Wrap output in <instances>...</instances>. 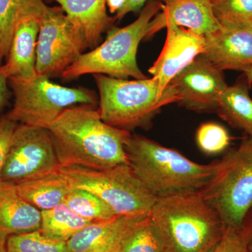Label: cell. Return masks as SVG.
I'll return each mask as SVG.
<instances>
[{"mask_svg":"<svg viewBox=\"0 0 252 252\" xmlns=\"http://www.w3.org/2000/svg\"><path fill=\"white\" fill-rule=\"evenodd\" d=\"M248 229L243 222L240 227L226 226L219 243L209 252H247Z\"/></svg>","mask_w":252,"mask_h":252,"instance_id":"cell-28","label":"cell"},{"mask_svg":"<svg viewBox=\"0 0 252 252\" xmlns=\"http://www.w3.org/2000/svg\"><path fill=\"white\" fill-rule=\"evenodd\" d=\"M9 86L14 104L6 116L18 124L48 129L72 106H94L97 102V96L92 91L64 87L39 74L28 81L9 79Z\"/></svg>","mask_w":252,"mask_h":252,"instance_id":"cell-8","label":"cell"},{"mask_svg":"<svg viewBox=\"0 0 252 252\" xmlns=\"http://www.w3.org/2000/svg\"><path fill=\"white\" fill-rule=\"evenodd\" d=\"M60 5L85 37L89 48L98 45L102 34L115 22L107 13V0H51Z\"/></svg>","mask_w":252,"mask_h":252,"instance_id":"cell-18","label":"cell"},{"mask_svg":"<svg viewBox=\"0 0 252 252\" xmlns=\"http://www.w3.org/2000/svg\"><path fill=\"white\" fill-rule=\"evenodd\" d=\"M212 4L221 28L252 31V0H212Z\"/></svg>","mask_w":252,"mask_h":252,"instance_id":"cell-24","label":"cell"},{"mask_svg":"<svg viewBox=\"0 0 252 252\" xmlns=\"http://www.w3.org/2000/svg\"><path fill=\"white\" fill-rule=\"evenodd\" d=\"M99 94L97 109L105 124L129 131L149 128L154 118L167 104L178 102L179 96L169 84L160 92L156 78L127 80L94 74Z\"/></svg>","mask_w":252,"mask_h":252,"instance_id":"cell-4","label":"cell"},{"mask_svg":"<svg viewBox=\"0 0 252 252\" xmlns=\"http://www.w3.org/2000/svg\"><path fill=\"white\" fill-rule=\"evenodd\" d=\"M233 128L252 136V99L247 83L228 86L220 96L217 112Z\"/></svg>","mask_w":252,"mask_h":252,"instance_id":"cell-21","label":"cell"},{"mask_svg":"<svg viewBox=\"0 0 252 252\" xmlns=\"http://www.w3.org/2000/svg\"><path fill=\"white\" fill-rule=\"evenodd\" d=\"M125 2L126 0H107V6H108L110 13L117 14L118 11L124 6Z\"/></svg>","mask_w":252,"mask_h":252,"instance_id":"cell-33","label":"cell"},{"mask_svg":"<svg viewBox=\"0 0 252 252\" xmlns=\"http://www.w3.org/2000/svg\"><path fill=\"white\" fill-rule=\"evenodd\" d=\"M119 252H163L149 218L130 235Z\"/></svg>","mask_w":252,"mask_h":252,"instance_id":"cell-27","label":"cell"},{"mask_svg":"<svg viewBox=\"0 0 252 252\" xmlns=\"http://www.w3.org/2000/svg\"><path fill=\"white\" fill-rule=\"evenodd\" d=\"M93 107H69L48 128L61 167L106 170L128 164L124 145L130 132L105 124Z\"/></svg>","mask_w":252,"mask_h":252,"instance_id":"cell-1","label":"cell"},{"mask_svg":"<svg viewBox=\"0 0 252 252\" xmlns=\"http://www.w3.org/2000/svg\"><path fill=\"white\" fill-rule=\"evenodd\" d=\"M11 94L9 79L5 75L2 67L0 65V109L4 108L9 103Z\"/></svg>","mask_w":252,"mask_h":252,"instance_id":"cell-31","label":"cell"},{"mask_svg":"<svg viewBox=\"0 0 252 252\" xmlns=\"http://www.w3.org/2000/svg\"><path fill=\"white\" fill-rule=\"evenodd\" d=\"M182 107L196 112H216L220 96L228 88L223 71L200 55L171 82Z\"/></svg>","mask_w":252,"mask_h":252,"instance_id":"cell-11","label":"cell"},{"mask_svg":"<svg viewBox=\"0 0 252 252\" xmlns=\"http://www.w3.org/2000/svg\"><path fill=\"white\" fill-rule=\"evenodd\" d=\"M60 174L72 188L95 194L117 216L149 215L157 201V197L139 180L128 164L106 170L61 167Z\"/></svg>","mask_w":252,"mask_h":252,"instance_id":"cell-7","label":"cell"},{"mask_svg":"<svg viewBox=\"0 0 252 252\" xmlns=\"http://www.w3.org/2000/svg\"><path fill=\"white\" fill-rule=\"evenodd\" d=\"M39 25L36 73L49 79L61 77L89 48L85 37L60 6H48Z\"/></svg>","mask_w":252,"mask_h":252,"instance_id":"cell-9","label":"cell"},{"mask_svg":"<svg viewBox=\"0 0 252 252\" xmlns=\"http://www.w3.org/2000/svg\"><path fill=\"white\" fill-rule=\"evenodd\" d=\"M47 7L44 0H0V65L9 53L18 23L26 18L40 19Z\"/></svg>","mask_w":252,"mask_h":252,"instance_id":"cell-20","label":"cell"},{"mask_svg":"<svg viewBox=\"0 0 252 252\" xmlns=\"http://www.w3.org/2000/svg\"><path fill=\"white\" fill-rule=\"evenodd\" d=\"M225 226L240 227L252 208V136L217 160L215 175L199 190Z\"/></svg>","mask_w":252,"mask_h":252,"instance_id":"cell-6","label":"cell"},{"mask_svg":"<svg viewBox=\"0 0 252 252\" xmlns=\"http://www.w3.org/2000/svg\"><path fill=\"white\" fill-rule=\"evenodd\" d=\"M149 215L116 216L92 222L67 242L69 252H119Z\"/></svg>","mask_w":252,"mask_h":252,"instance_id":"cell-13","label":"cell"},{"mask_svg":"<svg viewBox=\"0 0 252 252\" xmlns=\"http://www.w3.org/2000/svg\"><path fill=\"white\" fill-rule=\"evenodd\" d=\"M244 223L248 227V241L247 245V252H252V208L246 218L244 220Z\"/></svg>","mask_w":252,"mask_h":252,"instance_id":"cell-32","label":"cell"},{"mask_svg":"<svg viewBox=\"0 0 252 252\" xmlns=\"http://www.w3.org/2000/svg\"><path fill=\"white\" fill-rule=\"evenodd\" d=\"M243 72H244L245 75L246 76L248 80L250 81V82H252V66L244 69Z\"/></svg>","mask_w":252,"mask_h":252,"instance_id":"cell-35","label":"cell"},{"mask_svg":"<svg viewBox=\"0 0 252 252\" xmlns=\"http://www.w3.org/2000/svg\"><path fill=\"white\" fill-rule=\"evenodd\" d=\"M64 203L73 212L91 222L110 220L117 216L103 200L84 189L71 188Z\"/></svg>","mask_w":252,"mask_h":252,"instance_id":"cell-23","label":"cell"},{"mask_svg":"<svg viewBox=\"0 0 252 252\" xmlns=\"http://www.w3.org/2000/svg\"><path fill=\"white\" fill-rule=\"evenodd\" d=\"M18 193L38 210H51L64 203L71 186L58 173L25 181L16 185Z\"/></svg>","mask_w":252,"mask_h":252,"instance_id":"cell-19","label":"cell"},{"mask_svg":"<svg viewBox=\"0 0 252 252\" xmlns=\"http://www.w3.org/2000/svg\"><path fill=\"white\" fill-rule=\"evenodd\" d=\"M196 143L198 148L207 155H216L228 148L230 136L223 126L217 123L202 124L196 132Z\"/></svg>","mask_w":252,"mask_h":252,"instance_id":"cell-26","label":"cell"},{"mask_svg":"<svg viewBox=\"0 0 252 252\" xmlns=\"http://www.w3.org/2000/svg\"><path fill=\"white\" fill-rule=\"evenodd\" d=\"M204 39L202 55L220 70L243 72L252 66V31L220 28Z\"/></svg>","mask_w":252,"mask_h":252,"instance_id":"cell-15","label":"cell"},{"mask_svg":"<svg viewBox=\"0 0 252 252\" xmlns=\"http://www.w3.org/2000/svg\"><path fill=\"white\" fill-rule=\"evenodd\" d=\"M61 167L49 129L18 124L13 134L1 180L17 185L58 173Z\"/></svg>","mask_w":252,"mask_h":252,"instance_id":"cell-10","label":"cell"},{"mask_svg":"<svg viewBox=\"0 0 252 252\" xmlns=\"http://www.w3.org/2000/svg\"><path fill=\"white\" fill-rule=\"evenodd\" d=\"M41 212V233L48 238L67 243L92 222L78 215L63 203Z\"/></svg>","mask_w":252,"mask_h":252,"instance_id":"cell-22","label":"cell"},{"mask_svg":"<svg viewBox=\"0 0 252 252\" xmlns=\"http://www.w3.org/2000/svg\"><path fill=\"white\" fill-rule=\"evenodd\" d=\"M39 20L26 18L16 26L9 53L1 65L8 79L31 80L36 77Z\"/></svg>","mask_w":252,"mask_h":252,"instance_id":"cell-16","label":"cell"},{"mask_svg":"<svg viewBox=\"0 0 252 252\" xmlns=\"http://www.w3.org/2000/svg\"><path fill=\"white\" fill-rule=\"evenodd\" d=\"M18 125L17 123L13 122L6 115L0 118V182L13 134Z\"/></svg>","mask_w":252,"mask_h":252,"instance_id":"cell-29","label":"cell"},{"mask_svg":"<svg viewBox=\"0 0 252 252\" xmlns=\"http://www.w3.org/2000/svg\"><path fill=\"white\" fill-rule=\"evenodd\" d=\"M162 28L167 29L166 40L158 58L149 69L152 77L158 81L162 94L174 77L203 54L205 45L204 36L179 27L171 21H165Z\"/></svg>","mask_w":252,"mask_h":252,"instance_id":"cell-12","label":"cell"},{"mask_svg":"<svg viewBox=\"0 0 252 252\" xmlns=\"http://www.w3.org/2000/svg\"><path fill=\"white\" fill-rule=\"evenodd\" d=\"M41 212L18 193L16 185L0 182V235H10L40 230Z\"/></svg>","mask_w":252,"mask_h":252,"instance_id":"cell-17","label":"cell"},{"mask_svg":"<svg viewBox=\"0 0 252 252\" xmlns=\"http://www.w3.org/2000/svg\"><path fill=\"white\" fill-rule=\"evenodd\" d=\"M162 12L149 23L146 38L150 37L170 21L194 34L205 36L221 28L212 9V0H159Z\"/></svg>","mask_w":252,"mask_h":252,"instance_id":"cell-14","label":"cell"},{"mask_svg":"<svg viewBox=\"0 0 252 252\" xmlns=\"http://www.w3.org/2000/svg\"><path fill=\"white\" fill-rule=\"evenodd\" d=\"M149 0H126L124 6L119 10L114 16L116 21H120L126 14L130 12H137Z\"/></svg>","mask_w":252,"mask_h":252,"instance_id":"cell-30","label":"cell"},{"mask_svg":"<svg viewBox=\"0 0 252 252\" xmlns=\"http://www.w3.org/2000/svg\"><path fill=\"white\" fill-rule=\"evenodd\" d=\"M149 218L163 252H209L226 227L200 191L157 198Z\"/></svg>","mask_w":252,"mask_h":252,"instance_id":"cell-2","label":"cell"},{"mask_svg":"<svg viewBox=\"0 0 252 252\" xmlns=\"http://www.w3.org/2000/svg\"><path fill=\"white\" fill-rule=\"evenodd\" d=\"M6 237L0 235V252H6Z\"/></svg>","mask_w":252,"mask_h":252,"instance_id":"cell-34","label":"cell"},{"mask_svg":"<svg viewBox=\"0 0 252 252\" xmlns=\"http://www.w3.org/2000/svg\"><path fill=\"white\" fill-rule=\"evenodd\" d=\"M162 9L161 1L149 0L134 22L124 28H111L105 41L92 51L81 55L61 77L73 80L86 74H99L118 79L147 78L137 64V49L140 41L147 36L149 23Z\"/></svg>","mask_w":252,"mask_h":252,"instance_id":"cell-5","label":"cell"},{"mask_svg":"<svg viewBox=\"0 0 252 252\" xmlns=\"http://www.w3.org/2000/svg\"><path fill=\"white\" fill-rule=\"evenodd\" d=\"M6 252H69L67 243L53 240L40 230L10 235L6 239Z\"/></svg>","mask_w":252,"mask_h":252,"instance_id":"cell-25","label":"cell"},{"mask_svg":"<svg viewBox=\"0 0 252 252\" xmlns=\"http://www.w3.org/2000/svg\"><path fill=\"white\" fill-rule=\"evenodd\" d=\"M124 148L132 172L157 198L199 191L217 170V161L197 163L143 136L130 134Z\"/></svg>","mask_w":252,"mask_h":252,"instance_id":"cell-3","label":"cell"}]
</instances>
